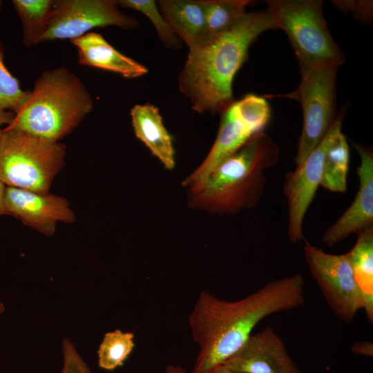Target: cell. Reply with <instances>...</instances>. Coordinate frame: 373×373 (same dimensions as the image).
Returning a JSON list of instances; mask_svg holds the SVG:
<instances>
[{
	"instance_id": "1",
	"label": "cell",
	"mask_w": 373,
	"mask_h": 373,
	"mask_svg": "<svg viewBox=\"0 0 373 373\" xmlns=\"http://www.w3.org/2000/svg\"><path fill=\"white\" fill-rule=\"evenodd\" d=\"M305 280L300 274L269 281L235 301L200 292L189 317L199 351L191 373H211L234 354L265 317L305 303Z\"/></svg>"
},
{
	"instance_id": "2",
	"label": "cell",
	"mask_w": 373,
	"mask_h": 373,
	"mask_svg": "<svg viewBox=\"0 0 373 373\" xmlns=\"http://www.w3.org/2000/svg\"><path fill=\"white\" fill-rule=\"evenodd\" d=\"M269 29L276 28L267 9L246 13L229 30L189 50L178 84L193 110L221 114L234 102V77L246 60L251 45Z\"/></svg>"
},
{
	"instance_id": "3",
	"label": "cell",
	"mask_w": 373,
	"mask_h": 373,
	"mask_svg": "<svg viewBox=\"0 0 373 373\" xmlns=\"http://www.w3.org/2000/svg\"><path fill=\"white\" fill-rule=\"evenodd\" d=\"M279 149L263 131L219 164L201 184L189 188L193 207L220 215L254 207L264 191L265 170L274 166Z\"/></svg>"
},
{
	"instance_id": "4",
	"label": "cell",
	"mask_w": 373,
	"mask_h": 373,
	"mask_svg": "<svg viewBox=\"0 0 373 373\" xmlns=\"http://www.w3.org/2000/svg\"><path fill=\"white\" fill-rule=\"evenodd\" d=\"M93 108V97L82 80L61 66L40 75L28 101L6 128L59 142Z\"/></svg>"
},
{
	"instance_id": "5",
	"label": "cell",
	"mask_w": 373,
	"mask_h": 373,
	"mask_svg": "<svg viewBox=\"0 0 373 373\" xmlns=\"http://www.w3.org/2000/svg\"><path fill=\"white\" fill-rule=\"evenodd\" d=\"M65 155L59 142L5 128L0 139V180L6 186L48 193Z\"/></svg>"
},
{
	"instance_id": "6",
	"label": "cell",
	"mask_w": 373,
	"mask_h": 373,
	"mask_svg": "<svg viewBox=\"0 0 373 373\" xmlns=\"http://www.w3.org/2000/svg\"><path fill=\"white\" fill-rule=\"evenodd\" d=\"M267 8L276 29L287 35L299 66L332 64L345 57L334 40L323 13L320 0H269Z\"/></svg>"
},
{
	"instance_id": "7",
	"label": "cell",
	"mask_w": 373,
	"mask_h": 373,
	"mask_svg": "<svg viewBox=\"0 0 373 373\" xmlns=\"http://www.w3.org/2000/svg\"><path fill=\"white\" fill-rule=\"evenodd\" d=\"M332 64L300 66L297 88L281 97L297 100L303 109V123L295 163L300 164L326 135L337 116L336 75Z\"/></svg>"
},
{
	"instance_id": "8",
	"label": "cell",
	"mask_w": 373,
	"mask_h": 373,
	"mask_svg": "<svg viewBox=\"0 0 373 373\" xmlns=\"http://www.w3.org/2000/svg\"><path fill=\"white\" fill-rule=\"evenodd\" d=\"M137 19L126 15L115 0H55L39 44L77 39L95 28L133 29Z\"/></svg>"
},
{
	"instance_id": "9",
	"label": "cell",
	"mask_w": 373,
	"mask_h": 373,
	"mask_svg": "<svg viewBox=\"0 0 373 373\" xmlns=\"http://www.w3.org/2000/svg\"><path fill=\"white\" fill-rule=\"evenodd\" d=\"M303 251L309 271L331 309L341 321L352 323L362 309V300L346 254H327L307 242Z\"/></svg>"
},
{
	"instance_id": "10",
	"label": "cell",
	"mask_w": 373,
	"mask_h": 373,
	"mask_svg": "<svg viewBox=\"0 0 373 373\" xmlns=\"http://www.w3.org/2000/svg\"><path fill=\"white\" fill-rule=\"evenodd\" d=\"M347 108H342L320 143L294 171L285 176L283 193L287 200L288 238L291 243L303 239V224L306 212L321 184L326 151L335 137L342 131Z\"/></svg>"
},
{
	"instance_id": "11",
	"label": "cell",
	"mask_w": 373,
	"mask_h": 373,
	"mask_svg": "<svg viewBox=\"0 0 373 373\" xmlns=\"http://www.w3.org/2000/svg\"><path fill=\"white\" fill-rule=\"evenodd\" d=\"M220 366L239 373H302L269 325L251 334Z\"/></svg>"
},
{
	"instance_id": "12",
	"label": "cell",
	"mask_w": 373,
	"mask_h": 373,
	"mask_svg": "<svg viewBox=\"0 0 373 373\" xmlns=\"http://www.w3.org/2000/svg\"><path fill=\"white\" fill-rule=\"evenodd\" d=\"M4 204L7 214L48 236L53 235L58 222L70 224L75 220L68 202L48 193L6 186Z\"/></svg>"
},
{
	"instance_id": "13",
	"label": "cell",
	"mask_w": 373,
	"mask_h": 373,
	"mask_svg": "<svg viewBox=\"0 0 373 373\" xmlns=\"http://www.w3.org/2000/svg\"><path fill=\"white\" fill-rule=\"evenodd\" d=\"M353 146L360 157L358 190L348 209L325 230L323 242L328 247L373 227V153L358 143H353Z\"/></svg>"
},
{
	"instance_id": "14",
	"label": "cell",
	"mask_w": 373,
	"mask_h": 373,
	"mask_svg": "<svg viewBox=\"0 0 373 373\" xmlns=\"http://www.w3.org/2000/svg\"><path fill=\"white\" fill-rule=\"evenodd\" d=\"M214 144L199 167L184 182L189 188L204 181L222 162L239 150L256 133L242 118L234 101L222 113Z\"/></svg>"
},
{
	"instance_id": "15",
	"label": "cell",
	"mask_w": 373,
	"mask_h": 373,
	"mask_svg": "<svg viewBox=\"0 0 373 373\" xmlns=\"http://www.w3.org/2000/svg\"><path fill=\"white\" fill-rule=\"evenodd\" d=\"M77 50L79 64L118 73L125 78H136L148 68L125 56L98 32H90L70 41Z\"/></svg>"
},
{
	"instance_id": "16",
	"label": "cell",
	"mask_w": 373,
	"mask_h": 373,
	"mask_svg": "<svg viewBox=\"0 0 373 373\" xmlns=\"http://www.w3.org/2000/svg\"><path fill=\"white\" fill-rule=\"evenodd\" d=\"M157 5L173 32L189 50L210 40L203 0H160Z\"/></svg>"
},
{
	"instance_id": "17",
	"label": "cell",
	"mask_w": 373,
	"mask_h": 373,
	"mask_svg": "<svg viewBox=\"0 0 373 373\" xmlns=\"http://www.w3.org/2000/svg\"><path fill=\"white\" fill-rule=\"evenodd\" d=\"M132 124L140 139L169 170L175 166L174 149L158 108L150 104L135 105L131 111Z\"/></svg>"
},
{
	"instance_id": "18",
	"label": "cell",
	"mask_w": 373,
	"mask_h": 373,
	"mask_svg": "<svg viewBox=\"0 0 373 373\" xmlns=\"http://www.w3.org/2000/svg\"><path fill=\"white\" fill-rule=\"evenodd\" d=\"M357 240L346 253L360 289L362 309L370 323L373 322V227L360 231Z\"/></svg>"
},
{
	"instance_id": "19",
	"label": "cell",
	"mask_w": 373,
	"mask_h": 373,
	"mask_svg": "<svg viewBox=\"0 0 373 373\" xmlns=\"http://www.w3.org/2000/svg\"><path fill=\"white\" fill-rule=\"evenodd\" d=\"M349 162V146L341 131L326 151L320 185L332 192L345 193Z\"/></svg>"
},
{
	"instance_id": "20",
	"label": "cell",
	"mask_w": 373,
	"mask_h": 373,
	"mask_svg": "<svg viewBox=\"0 0 373 373\" xmlns=\"http://www.w3.org/2000/svg\"><path fill=\"white\" fill-rule=\"evenodd\" d=\"M55 0H12L21 25L23 42L27 47L39 44Z\"/></svg>"
},
{
	"instance_id": "21",
	"label": "cell",
	"mask_w": 373,
	"mask_h": 373,
	"mask_svg": "<svg viewBox=\"0 0 373 373\" xmlns=\"http://www.w3.org/2000/svg\"><path fill=\"white\" fill-rule=\"evenodd\" d=\"M249 0H203L207 28L210 39L234 26L247 13Z\"/></svg>"
},
{
	"instance_id": "22",
	"label": "cell",
	"mask_w": 373,
	"mask_h": 373,
	"mask_svg": "<svg viewBox=\"0 0 373 373\" xmlns=\"http://www.w3.org/2000/svg\"><path fill=\"white\" fill-rule=\"evenodd\" d=\"M134 346L132 332L115 329L106 333L97 351L99 367L111 371L122 365Z\"/></svg>"
},
{
	"instance_id": "23",
	"label": "cell",
	"mask_w": 373,
	"mask_h": 373,
	"mask_svg": "<svg viewBox=\"0 0 373 373\" xmlns=\"http://www.w3.org/2000/svg\"><path fill=\"white\" fill-rule=\"evenodd\" d=\"M119 6L137 10L144 15L153 23L163 44L169 48L179 49L181 40L160 12L157 3L153 0H119Z\"/></svg>"
},
{
	"instance_id": "24",
	"label": "cell",
	"mask_w": 373,
	"mask_h": 373,
	"mask_svg": "<svg viewBox=\"0 0 373 373\" xmlns=\"http://www.w3.org/2000/svg\"><path fill=\"white\" fill-rule=\"evenodd\" d=\"M5 49L0 41V109L17 113L28 101L30 91L23 90L19 80L6 68Z\"/></svg>"
},
{
	"instance_id": "25",
	"label": "cell",
	"mask_w": 373,
	"mask_h": 373,
	"mask_svg": "<svg viewBox=\"0 0 373 373\" xmlns=\"http://www.w3.org/2000/svg\"><path fill=\"white\" fill-rule=\"evenodd\" d=\"M236 104L243 120L256 133L263 131L267 124L271 111L266 99L254 94H248Z\"/></svg>"
},
{
	"instance_id": "26",
	"label": "cell",
	"mask_w": 373,
	"mask_h": 373,
	"mask_svg": "<svg viewBox=\"0 0 373 373\" xmlns=\"http://www.w3.org/2000/svg\"><path fill=\"white\" fill-rule=\"evenodd\" d=\"M62 353L61 373H93L74 344L67 338H64L62 342Z\"/></svg>"
},
{
	"instance_id": "27",
	"label": "cell",
	"mask_w": 373,
	"mask_h": 373,
	"mask_svg": "<svg viewBox=\"0 0 373 373\" xmlns=\"http://www.w3.org/2000/svg\"><path fill=\"white\" fill-rule=\"evenodd\" d=\"M332 3L342 11H350L359 20L364 21L372 17L371 1H332Z\"/></svg>"
},
{
	"instance_id": "28",
	"label": "cell",
	"mask_w": 373,
	"mask_h": 373,
	"mask_svg": "<svg viewBox=\"0 0 373 373\" xmlns=\"http://www.w3.org/2000/svg\"><path fill=\"white\" fill-rule=\"evenodd\" d=\"M351 350L354 354L372 357L373 356V343L365 341H357L352 345Z\"/></svg>"
},
{
	"instance_id": "29",
	"label": "cell",
	"mask_w": 373,
	"mask_h": 373,
	"mask_svg": "<svg viewBox=\"0 0 373 373\" xmlns=\"http://www.w3.org/2000/svg\"><path fill=\"white\" fill-rule=\"evenodd\" d=\"M15 115V113L12 111L0 109V139L3 131V129H2V126H8L14 119Z\"/></svg>"
},
{
	"instance_id": "30",
	"label": "cell",
	"mask_w": 373,
	"mask_h": 373,
	"mask_svg": "<svg viewBox=\"0 0 373 373\" xmlns=\"http://www.w3.org/2000/svg\"><path fill=\"white\" fill-rule=\"evenodd\" d=\"M6 186L0 180V216L7 214L4 204Z\"/></svg>"
},
{
	"instance_id": "31",
	"label": "cell",
	"mask_w": 373,
	"mask_h": 373,
	"mask_svg": "<svg viewBox=\"0 0 373 373\" xmlns=\"http://www.w3.org/2000/svg\"><path fill=\"white\" fill-rule=\"evenodd\" d=\"M165 373H188L180 365H169L165 370Z\"/></svg>"
},
{
	"instance_id": "32",
	"label": "cell",
	"mask_w": 373,
	"mask_h": 373,
	"mask_svg": "<svg viewBox=\"0 0 373 373\" xmlns=\"http://www.w3.org/2000/svg\"><path fill=\"white\" fill-rule=\"evenodd\" d=\"M211 373H239V372H236L229 370L224 367L219 366Z\"/></svg>"
},
{
	"instance_id": "33",
	"label": "cell",
	"mask_w": 373,
	"mask_h": 373,
	"mask_svg": "<svg viewBox=\"0 0 373 373\" xmlns=\"http://www.w3.org/2000/svg\"><path fill=\"white\" fill-rule=\"evenodd\" d=\"M5 309L4 305L0 301V315L3 313Z\"/></svg>"
},
{
	"instance_id": "34",
	"label": "cell",
	"mask_w": 373,
	"mask_h": 373,
	"mask_svg": "<svg viewBox=\"0 0 373 373\" xmlns=\"http://www.w3.org/2000/svg\"><path fill=\"white\" fill-rule=\"evenodd\" d=\"M2 6H3V1L0 0V12L1 10Z\"/></svg>"
}]
</instances>
